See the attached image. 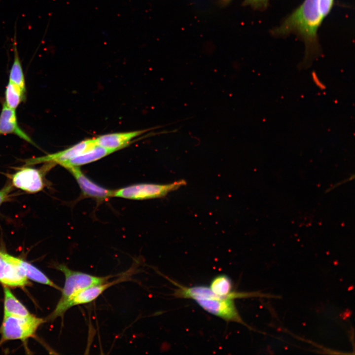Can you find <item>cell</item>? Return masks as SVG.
Listing matches in <instances>:
<instances>
[{"instance_id": "1", "label": "cell", "mask_w": 355, "mask_h": 355, "mask_svg": "<svg viewBox=\"0 0 355 355\" xmlns=\"http://www.w3.org/2000/svg\"><path fill=\"white\" fill-rule=\"evenodd\" d=\"M323 21L318 0H304L272 34L277 36L295 35L304 42L308 54L316 53L319 50L318 31Z\"/></svg>"}, {"instance_id": "2", "label": "cell", "mask_w": 355, "mask_h": 355, "mask_svg": "<svg viewBox=\"0 0 355 355\" xmlns=\"http://www.w3.org/2000/svg\"><path fill=\"white\" fill-rule=\"evenodd\" d=\"M176 284L178 288L174 293L175 296L193 300L206 312L225 321L245 324L234 299L218 296L206 285L187 287Z\"/></svg>"}, {"instance_id": "3", "label": "cell", "mask_w": 355, "mask_h": 355, "mask_svg": "<svg viewBox=\"0 0 355 355\" xmlns=\"http://www.w3.org/2000/svg\"><path fill=\"white\" fill-rule=\"evenodd\" d=\"M55 268L65 275V282L62 289V295L55 309L48 317L50 320L62 317L67 311L66 305L77 293L87 287L108 282L115 276L99 277L70 269L65 264H56Z\"/></svg>"}, {"instance_id": "4", "label": "cell", "mask_w": 355, "mask_h": 355, "mask_svg": "<svg viewBox=\"0 0 355 355\" xmlns=\"http://www.w3.org/2000/svg\"><path fill=\"white\" fill-rule=\"evenodd\" d=\"M44 320L32 314L27 317L3 316L0 333L1 342L8 340H25L35 336Z\"/></svg>"}, {"instance_id": "5", "label": "cell", "mask_w": 355, "mask_h": 355, "mask_svg": "<svg viewBox=\"0 0 355 355\" xmlns=\"http://www.w3.org/2000/svg\"><path fill=\"white\" fill-rule=\"evenodd\" d=\"M181 179L168 184L140 183L114 190V197L132 200H144L163 197L185 185Z\"/></svg>"}, {"instance_id": "6", "label": "cell", "mask_w": 355, "mask_h": 355, "mask_svg": "<svg viewBox=\"0 0 355 355\" xmlns=\"http://www.w3.org/2000/svg\"><path fill=\"white\" fill-rule=\"evenodd\" d=\"M97 145L95 139H88L81 141L73 145L62 151L47 154L41 157L32 158L26 161L27 165L39 164L44 162L54 163L60 164L81 154Z\"/></svg>"}, {"instance_id": "7", "label": "cell", "mask_w": 355, "mask_h": 355, "mask_svg": "<svg viewBox=\"0 0 355 355\" xmlns=\"http://www.w3.org/2000/svg\"><path fill=\"white\" fill-rule=\"evenodd\" d=\"M12 186L30 193L40 191L44 184L42 175L37 169L23 167L11 176Z\"/></svg>"}, {"instance_id": "8", "label": "cell", "mask_w": 355, "mask_h": 355, "mask_svg": "<svg viewBox=\"0 0 355 355\" xmlns=\"http://www.w3.org/2000/svg\"><path fill=\"white\" fill-rule=\"evenodd\" d=\"M68 170L75 178L84 196L98 200H106L114 197V190H109L97 184L87 178L78 167H71Z\"/></svg>"}, {"instance_id": "9", "label": "cell", "mask_w": 355, "mask_h": 355, "mask_svg": "<svg viewBox=\"0 0 355 355\" xmlns=\"http://www.w3.org/2000/svg\"><path fill=\"white\" fill-rule=\"evenodd\" d=\"M0 256L16 266L28 279L62 290V288L32 264L1 250H0Z\"/></svg>"}, {"instance_id": "10", "label": "cell", "mask_w": 355, "mask_h": 355, "mask_svg": "<svg viewBox=\"0 0 355 355\" xmlns=\"http://www.w3.org/2000/svg\"><path fill=\"white\" fill-rule=\"evenodd\" d=\"M150 129L106 134L94 139L97 145L116 151L126 146L133 139Z\"/></svg>"}, {"instance_id": "11", "label": "cell", "mask_w": 355, "mask_h": 355, "mask_svg": "<svg viewBox=\"0 0 355 355\" xmlns=\"http://www.w3.org/2000/svg\"><path fill=\"white\" fill-rule=\"evenodd\" d=\"M124 276L112 282L91 286L84 288L75 294L67 303L66 309L76 305L84 304L92 302L97 299L103 292L110 286L126 280Z\"/></svg>"}, {"instance_id": "12", "label": "cell", "mask_w": 355, "mask_h": 355, "mask_svg": "<svg viewBox=\"0 0 355 355\" xmlns=\"http://www.w3.org/2000/svg\"><path fill=\"white\" fill-rule=\"evenodd\" d=\"M14 134L28 142L35 143L18 124L15 109L3 103L0 114V135Z\"/></svg>"}, {"instance_id": "13", "label": "cell", "mask_w": 355, "mask_h": 355, "mask_svg": "<svg viewBox=\"0 0 355 355\" xmlns=\"http://www.w3.org/2000/svg\"><path fill=\"white\" fill-rule=\"evenodd\" d=\"M0 283L13 287H24L29 284L28 279L15 265L0 256Z\"/></svg>"}, {"instance_id": "14", "label": "cell", "mask_w": 355, "mask_h": 355, "mask_svg": "<svg viewBox=\"0 0 355 355\" xmlns=\"http://www.w3.org/2000/svg\"><path fill=\"white\" fill-rule=\"evenodd\" d=\"M209 287L216 295L221 297H230L234 299L260 295V294L255 292L233 291L232 282L228 276L224 274L219 275L213 278Z\"/></svg>"}, {"instance_id": "15", "label": "cell", "mask_w": 355, "mask_h": 355, "mask_svg": "<svg viewBox=\"0 0 355 355\" xmlns=\"http://www.w3.org/2000/svg\"><path fill=\"white\" fill-rule=\"evenodd\" d=\"M115 151L97 144L76 157L63 163L61 166L67 169L71 167H78L98 160Z\"/></svg>"}, {"instance_id": "16", "label": "cell", "mask_w": 355, "mask_h": 355, "mask_svg": "<svg viewBox=\"0 0 355 355\" xmlns=\"http://www.w3.org/2000/svg\"><path fill=\"white\" fill-rule=\"evenodd\" d=\"M3 316L27 317L32 315L9 287L4 286Z\"/></svg>"}, {"instance_id": "17", "label": "cell", "mask_w": 355, "mask_h": 355, "mask_svg": "<svg viewBox=\"0 0 355 355\" xmlns=\"http://www.w3.org/2000/svg\"><path fill=\"white\" fill-rule=\"evenodd\" d=\"M13 62L9 72V81L16 84L26 91L25 80L21 62L17 49L16 36L15 35L13 42Z\"/></svg>"}, {"instance_id": "18", "label": "cell", "mask_w": 355, "mask_h": 355, "mask_svg": "<svg viewBox=\"0 0 355 355\" xmlns=\"http://www.w3.org/2000/svg\"><path fill=\"white\" fill-rule=\"evenodd\" d=\"M25 92L19 86L9 81L5 91L4 103L9 108L15 109L24 100Z\"/></svg>"}, {"instance_id": "19", "label": "cell", "mask_w": 355, "mask_h": 355, "mask_svg": "<svg viewBox=\"0 0 355 355\" xmlns=\"http://www.w3.org/2000/svg\"><path fill=\"white\" fill-rule=\"evenodd\" d=\"M334 0H318V5L320 14L323 20L330 12Z\"/></svg>"}, {"instance_id": "20", "label": "cell", "mask_w": 355, "mask_h": 355, "mask_svg": "<svg viewBox=\"0 0 355 355\" xmlns=\"http://www.w3.org/2000/svg\"><path fill=\"white\" fill-rule=\"evenodd\" d=\"M269 0H244L245 5H249L252 8L264 10L267 7Z\"/></svg>"}, {"instance_id": "21", "label": "cell", "mask_w": 355, "mask_h": 355, "mask_svg": "<svg viewBox=\"0 0 355 355\" xmlns=\"http://www.w3.org/2000/svg\"><path fill=\"white\" fill-rule=\"evenodd\" d=\"M12 184H8L0 190V206L9 197L12 190Z\"/></svg>"}]
</instances>
